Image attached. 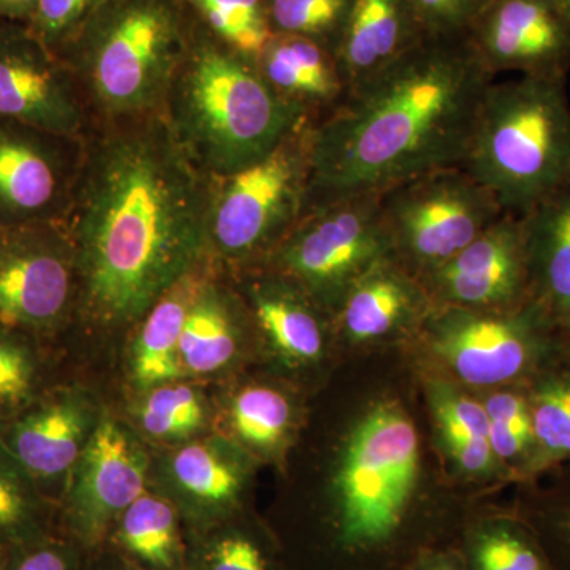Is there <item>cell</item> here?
<instances>
[{"mask_svg": "<svg viewBox=\"0 0 570 570\" xmlns=\"http://www.w3.org/2000/svg\"><path fill=\"white\" fill-rule=\"evenodd\" d=\"M212 179L163 112L108 121L85 156L66 225L82 306L127 324L195 268L206 250Z\"/></svg>", "mask_w": 570, "mask_h": 570, "instance_id": "obj_1", "label": "cell"}, {"mask_svg": "<svg viewBox=\"0 0 570 570\" xmlns=\"http://www.w3.org/2000/svg\"><path fill=\"white\" fill-rule=\"evenodd\" d=\"M493 81L466 36H426L313 124L305 209L463 165Z\"/></svg>", "mask_w": 570, "mask_h": 570, "instance_id": "obj_2", "label": "cell"}, {"mask_svg": "<svg viewBox=\"0 0 570 570\" xmlns=\"http://www.w3.org/2000/svg\"><path fill=\"white\" fill-rule=\"evenodd\" d=\"M163 115L209 179L257 163L303 124L316 121L281 97L254 59L232 50L197 20Z\"/></svg>", "mask_w": 570, "mask_h": 570, "instance_id": "obj_3", "label": "cell"}, {"mask_svg": "<svg viewBox=\"0 0 570 570\" xmlns=\"http://www.w3.org/2000/svg\"><path fill=\"white\" fill-rule=\"evenodd\" d=\"M195 18L184 0H107L62 52L107 121L163 112Z\"/></svg>", "mask_w": 570, "mask_h": 570, "instance_id": "obj_4", "label": "cell"}, {"mask_svg": "<svg viewBox=\"0 0 570 570\" xmlns=\"http://www.w3.org/2000/svg\"><path fill=\"white\" fill-rule=\"evenodd\" d=\"M568 78L520 77L483 94L463 167L524 216L570 178Z\"/></svg>", "mask_w": 570, "mask_h": 570, "instance_id": "obj_5", "label": "cell"}, {"mask_svg": "<svg viewBox=\"0 0 570 570\" xmlns=\"http://www.w3.org/2000/svg\"><path fill=\"white\" fill-rule=\"evenodd\" d=\"M314 122L303 124L257 163L212 179L206 249L246 262L268 257L279 245L305 209Z\"/></svg>", "mask_w": 570, "mask_h": 570, "instance_id": "obj_6", "label": "cell"}, {"mask_svg": "<svg viewBox=\"0 0 570 570\" xmlns=\"http://www.w3.org/2000/svg\"><path fill=\"white\" fill-rule=\"evenodd\" d=\"M379 202L390 255L419 279L455 257L505 214L463 165L397 183Z\"/></svg>", "mask_w": 570, "mask_h": 570, "instance_id": "obj_7", "label": "cell"}, {"mask_svg": "<svg viewBox=\"0 0 570 570\" xmlns=\"http://www.w3.org/2000/svg\"><path fill=\"white\" fill-rule=\"evenodd\" d=\"M420 472L417 430L397 404H376L347 439L336 474L348 543L387 539L400 527Z\"/></svg>", "mask_w": 570, "mask_h": 570, "instance_id": "obj_8", "label": "cell"}, {"mask_svg": "<svg viewBox=\"0 0 570 570\" xmlns=\"http://www.w3.org/2000/svg\"><path fill=\"white\" fill-rule=\"evenodd\" d=\"M379 198L358 195L305 209L268 254L275 273L336 309L351 285L390 255Z\"/></svg>", "mask_w": 570, "mask_h": 570, "instance_id": "obj_9", "label": "cell"}, {"mask_svg": "<svg viewBox=\"0 0 570 570\" xmlns=\"http://www.w3.org/2000/svg\"><path fill=\"white\" fill-rule=\"evenodd\" d=\"M78 287L66 220L0 227V332L50 335Z\"/></svg>", "mask_w": 570, "mask_h": 570, "instance_id": "obj_10", "label": "cell"}, {"mask_svg": "<svg viewBox=\"0 0 570 570\" xmlns=\"http://www.w3.org/2000/svg\"><path fill=\"white\" fill-rule=\"evenodd\" d=\"M86 104L73 71L28 24L0 21V118L82 140Z\"/></svg>", "mask_w": 570, "mask_h": 570, "instance_id": "obj_11", "label": "cell"}, {"mask_svg": "<svg viewBox=\"0 0 570 570\" xmlns=\"http://www.w3.org/2000/svg\"><path fill=\"white\" fill-rule=\"evenodd\" d=\"M85 146L0 118V227L66 219Z\"/></svg>", "mask_w": 570, "mask_h": 570, "instance_id": "obj_12", "label": "cell"}, {"mask_svg": "<svg viewBox=\"0 0 570 570\" xmlns=\"http://www.w3.org/2000/svg\"><path fill=\"white\" fill-rule=\"evenodd\" d=\"M420 281L438 307L499 311L528 305L531 275L524 217L502 214L455 257Z\"/></svg>", "mask_w": 570, "mask_h": 570, "instance_id": "obj_13", "label": "cell"}, {"mask_svg": "<svg viewBox=\"0 0 570 570\" xmlns=\"http://www.w3.org/2000/svg\"><path fill=\"white\" fill-rule=\"evenodd\" d=\"M466 37L493 78H568L570 24L553 0H489Z\"/></svg>", "mask_w": 570, "mask_h": 570, "instance_id": "obj_14", "label": "cell"}, {"mask_svg": "<svg viewBox=\"0 0 570 570\" xmlns=\"http://www.w3.org/2000/svg\"><path fill=\"white\" fill-rule=\"evenodd\" d=\"M535 309L534 302L520 311L436 306L426 318L430 346L468 384H502L527 363Z\"/></svg>", "mask_w": 570, "mask_h": 570, "instance_id": "obj_15", "label": "cell"}, {"mask_svg": "<svg viewBox=\"0 0 570 570\" xmlns=\"http://www.w3.org/2000/svg\"><path fill=\"white\" fill-rule=\"evenodd\" d=\"M145 450L112 420L96 426L71 471L69 504L81 528H100L145 493Z\"/></svg>", "mask_w": 570, "mask_h": 570, "instance_id": "obj_16", "label": "cell"}, {"mask_svg": "<svg viewBox=\"0 0 570 570\" xmlns=\"http://www.w3.org/2000/svg\"><path fill=\"white\" fill-rule=\"evenodd\" d=\"M88 417L77 396L47 392L0 425V441L28 469L41 490L73 471L86 445Z\"/></svg>", "mask_w": 570, "mask_h": 570, "instance_id": "obj_17", "label": "cell"}, {"mask_svg": "<svg viewBox=\"0 0 570 570\" xmlns=\"http://www.w3.org/2000/svg\"><path fill=\"white\" fill-rule=\"evenodd\" d=\"M434 307L422 281L389 255L351 285L335 311L352 343H370L430 317Z\"/></svg>", "mask_w": 570, "mask_h": 570, "instance_id": "obj_18", "label": "cell"}, {"mask_svg": "<svg viewBox=\"0 0 570 570\" xmlns=\"http://www.w3.org/2000/svg\"><path fill=\"white\" fill-rule=\"evenodd\" d=\"M425 37L407 0H352L335 48L347 91L389 69Z\"/></svg>", "mask_w": 570, "mask_h": 570, "instance_id": "obj_19", "label": "cell"}, {"mask_svg": "<svg viewBox=\"0 0 570 570\" xmlns=\"http://www.w3.org/2000/svg\"><path fill=\"white\" fill-rule=\"evenodd\" d=\"M265 81L316 121L335 110L347 94L335 51L316 40L273 36L255 59Z\"/></svg>", "mask_w": 570, "mask_h": 570, "instance_id": "obj_20", "label": "cell"}, {"mask_svg": "<svg viewBox=\"0 0 570 570\" xmlns=\"http://www.w3.org/2000/svg\"><path fill=\"white\" fill-rule=\"evenodd\" d=\"M523 217L531 299L547 317L570 325V178Z\"/></svg>", "mask_w": 570, "mask_h": 570, "instance_id": "obj_21", "label": "cell"}, {"mask_svg": "<svg viewBox=\"0 0 570 570\" xmlns=\"http://www.w3.org/2000/svg\"><path fill=\"white\" fill-rule=\"evenodd\" d=\"M208 281V273L198 264L142 316L132 358L134 377L141 387H159L183 376L179 337L190 307Z\"/></svg>", "mask_w": 570, "mask_h": 570, "instance_id": "obj_22", "label": "cell"}, {"mask_svg": "<svg viewBox=\"0 0 570 570\" xmlns=\"http://www.w3.org/2000/svg\"><path fill=\"white\" fill-rule=\"evenodd\" d=\"M257 281L247 288L258 328L279 354L306 363L324 351V325L313 299L284 276Z\"/></svg>", "mask_w": 570, "mask_h": 570, "instance_id": "obj_23", "label": "cell"}, {"mask_svg": "<svg viewBox=\"0 0 570 570\" xmlns=\"http://www.w3.org/2000/svg\"><path fill=\"white\" fill-rule=\"evenodd\" d=\"M236 346L238 326L230 298L208 281L184 322L179 363L186 373H214L234 358Z\"/></svg>", "mask_w": 570, "mask_h": 570, "instance_id": "obj_24", "label": "cell"}, {"mask_svg": "<svg viewBox=\"0 0 570 570\" xmlns=\"http://www.w3.org/2000/svg\"><path fill=\"white\" fill-rule=\"evenodd\" d=\"M43 510L39 483L0 441V547L37 542Z\"/></svg>", "mask_w": 570, "mask_h": 570, "instance_id": "obj_25", "label": "cell"}, {"mask_svg": "<svg viewBox=\"0 0 570 570\" xmlns=\"http://www.w3.org/2000/svg\"><path fill=\"white\" fill-rule=\"evenodd\" d=\"M195 20L217 40L250 59L273 39L266 0H184Z\"/></svg>", "mask_w": 570, "mask_h": 570, "instance_id": "obj_26", "label": "cell"}, {"mask_svg": "<svg viewBox=\"0 0 570 570\" xmlns=\"http://www.w3.org/2000/svg\"><path fill=\"white\" fill-rule=\"evenodd\" d=\"M33 337L0 332V425L45 393V370Z\"/></svg>", "mask_w": 570, "mask_h": 570, "instance_id": "obj_27", "label": "cell"}, {"mask_svg": "<svg viewBox=\"0 0 570 570\" xmlns=\"http://www.w3.org/2000/svg\"><path fill=\"white\" fill-rule=\"evenodd\" d=\"M175 482L184 493L206 502L225 504L242 489V472L212 444H193L179 450L171 460Z\"/></svg>", "mask_w": 570, "mask_h": 570, "instance_id": "obj_28", "label": "cell"}, {"mask_svg": "<svg viewBox=\"0 0 570 570\" xmlns=\"http://www.w3.org/2000/svg\"><path fill=\"white\" fill-rule=\"evenodd\" d=\"M119 535L124 546L142 560L163 568L174 564L175 512L164 499L142 493L124 510Z\"/></svg>", "mask_w": 570, "mask_h": 570, "instance_id": "obj_29", "label": "cell"}, {"mask_svg": "<svg viewBox=\"0 0 570 570\" xmlns=\"http://www.w3.org/2000/svg\"><path fill=\"white\" fill-rule=\"evenodd\" d=\"M352 0H266L275 36L316 40L335 51Z\"/></svg>", "mask_w": 570, "mask_h": 570, "instance_id": "obj_30", "label": "cell"}, {"mask_svg": "<svg viewBox=\"0 0 570 570\" xmlns=\"http://www.w3.org/2000/svg\"><path fill=\"white\" fill-rule=\"evenodd\" d=\"M232 423L236 434L258 449L279 444L291 423V404L276 390H242L232 404Z\"/></svg>", "mask_w": 570, "mask_h": 570, "instance_id": "obj_31", "label": "cell"}, {"mask_svg": "<svg viewBox=\"0 0 570 570\" xmlns=\"http://www.w3.org/2000/svg\"><path fill=\"white\" fill-rule=\"evenodd\" d=\"M205 420L200 396L189 385H159L146 397L140 411L142 430L153 438L190 436Z\"/></svg>", "mask_w": 570, "mask_h": 570, "instance_id": "obj_32", "label": "cell"}, {"mask_svg": "<svg viewBox=\"0 0 570 570\" xmlns=\"http://www.w3.org/2000/svg\"><path fill=\"white\" fill-rule=\"evenodd\" d=\"M107 0H40L29 22L33 33L55 55L61 56Z\"/></svg>", "mask_w": 570, "mask_h": 570, "instance_id": "obj_33", "label": "cell"}, {"mask_svg": "<svg viewBox=\"0 0 570 570\" xmlns=\"http://www.w3.org/2000/svg\"><path fill=\"white\" fill-rule=\"evenodd\" d=\"M531 417L532 433L546 455H570V382L540 390Z\"/></svg>", "mask_w": 570, "mask_h": 570, "instance_id": "obj_34", "label": "cell"}, {"mask_svg": "<svg viewBox=\"0 0 570 570\" xmlns=\"http://www.w3.org/2000/svg\"><path fill=\"white\" fill-rule=\"evenodd\" d=\"M433 409L442 438L489 439V414L478 401L439 387L433 392Z\"/></svg>", "mask_w": 570, "mask_h": 570, "instance_id": "obj_35", "label": "cell"}, {"mask_svg": "<svg viewBox=\"0 0 570 570\" xmlns=\"http://www.w3.org/2000/svg\"><path fill=\"white\" fill-rule=\"evenodd\" d=\"M430 37H464L489 0H407Z\"/></svg>", "mask_w": 570, "mask_h": 570, "instance_id": "obj_36", "label": "cell"}, {"mask_svg": "<svg viewBox=\"0 0 570 570\" xmlns=\"http://www.w3.org/2000/svg\"><path fill=\"white\" fill-rule=\"evenodd\" d=\"M478 560L482 570H546L538 551L509 531L487 535L480 543Z\"/></svg>", "mask_w": 570, "mask_h": 570, "instance_id": "obj_37", "label": "cell"}, {"mask_svg": "<svg viewBox=\"0 0 570 570\" xmlns=\"http://www.w3.org/2000/svg\"><path fill=\"white\" fill-rule=\"evenodd\" d=\"M2 570H69V564L61 551L31 542L11 547V553H6Z\"/></svg>", "mask_w": 570, "mask_h": 570, "instance_id": "obj_38", "label": "cell"}, {"mask_svg": "<svg viewBox=\"0 0 570 570\" xmlns=\"http://www.w3.org/2000/svg\"><path fill=\"white\" fill-rule=\"evenodd\" d=\"M212 570H266V564L253 542L227 538L220 540L214 550Z\"/></svg>", "mask_w": 570, "mask_h": 570, "instance_id": "obj_39", "label": "cell"}, {"mask_svg": "<svg viewBox=\"0 0 570 570\" xmlns=\"http://www.w3.org/2000/svg\"><path fill=\"white\" fill-rule=\"evenodd\" d=\"M450 456L468 474H485L494 464V453L489 439H444Z\"/></svg>", "mask_w": 570, "mask_h": 570, "instance_id": "obj_40", "label": "cell"}, {"mask_svg": "<svg viewBox=\"0 0 570 570\" xmlns=\"http://www.w3.org/2000/svg\"><path fill=\"white\" fill-rule=\"evenodd\" d=\"M483 407L489 414L490 422L505 423V425L532 431L530 411L519 396L501 393V395L491 396Z\"/></svg>", "mask_w": 570, "mask_h": 570, "instance_id": "obj_41", "label": "cell"}, {"mask_svg": "<svg viewBox=\"0 0 570 570\" xmlns=\"http://www.w3.org/2000/svg\"><path fill=\"white\" fill-rule=\"evenodd\" d=\"M532 438L534 433L530 430L490 422L489 442L491 450L499 459L508 460L520 455L531 444Z\"/></svg>", "mask_w": 570, "mask_h": 570, "instance_id": "obj_42", "label": "cell"}, {"mask_svg": "<svg viewBox=\"0 0 570 570\" xmlns=\"http://www.w3.org/2000/svg\"><path fill=\"white\" fill-rule=\"evenodd\" d=\"M40 0H0V21L29 24Z\"/></svg>", "mask_w": 570, "mask_h": 570, "instance_id": "obj_43", "label": "cell"}, {"mask_svg": "<svg viewBox=\"0 0 570 570\" xmlns=\"http://www.w3.org/2000/svg\"><path fill=\"white\" fill-rule=\"evenodd\" d=\"M557 531L562 534L566 543L570 546V510L569 512H566L560 520L557 521Z\"/></svg>", "mask_w": 570, "mask_h": 570, "instance_id": "obj_44", "label": "cell"}, {"mask_svg": "<svg viewBox=\"0 0 570 570\" xmlns=\"http://www.w3.org/2000/svg\"><path fill=\"white\" fill-rule=\"evenodd\" d=\"M557 3L558 9L561 10V13L564 14L566 20H568L570 24V0H553Z\"/></svg>", "mask_w": 570, "mask_h": 570, "instance_id": "obj_45", "label": "cell"}, {"mask_svg": "<svg viewBox=\"0 0 570 570\" xmlns=\"http://www.w3.org/2000/svg\"><path fill=\"white\" fill-rule=\"evenodd\" d=\"M7 549L0 547V570H2L3 561H6Z\"/></svg>", "mask_w": 570, "mask_h": 570, "instance_id": "obj_46", "label": "cell"}]
</instances>
